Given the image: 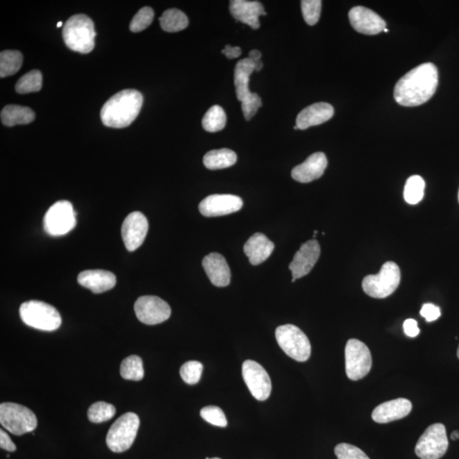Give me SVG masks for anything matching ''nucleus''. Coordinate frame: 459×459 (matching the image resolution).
<instances>
[{
    "label": "nucleus",
    "instance_id": "nucleus-4",
    "mask_svg": "<svg viewBox=\"0 0 459 459\" xmlns=\"http://www.w3.org/2000/svg\"><path fill=\"white\" fill-rule=\"evenodd\" d=\"M20 317L29 327L51 332L62 325V317L54 306L39 301H30L22 303Z\"/></svg>",
    "mask_w": 459,
    "mask_h": 459
},
{
    "label": "nucleus",
    "instance_id": "nucleus-39",
    "mask_svg": "<svg viewBox=\"0 0 459 459\" xmlns=\"http://www.w3.org/2000/svg\"><path fill=\"white\" fill-rule=\"evenodd\" d=\"M335 453L337 459H370L362 450L347 443L336 446Z\"/></svg>",
    "mask_w": 459,
    "mask_h": 459
},
{
    "label": "nucleus",
    "instance_id": "nucleus-44",
    "mask_svg": "<svg viewBox=\"0 0 459 459\" xmlns=\"http://www.w3.org/2000/svg\"><path fill=\"white\" fill-rule=\"evenodd\" d=\"M222 53L227 58L234 59L241 56L242 49L240 47H233L230 44H227L225 49H223Z\"/></svg>",
    "mask_w": 459,
    "mask_h": 459
},
{
    "label": "nucleus",
    "instance_id": "nucleus-28",
    "mask_svg": "<svg viewBox=\"0 0 459 459\" xmlns=\"http://www.w3.org/2000/svg\"><path fill=\"white\" fill-rule=\"evenodd\" d=\"M161 28L168 33H177L187 28L189 24L188 17L183 11L169 9L165 11L159 18Z\"/></svg>",
    "mask_w": 459,
    "mask_h": 459
},
{
    "label": "nucleus",
    "instance_id": "nucleus-51",
    "mask_svg": "<svg viewBox=\"0 0 459 459\" xmlns=\"http://www.w3.org/2000/svg\"><path fill=\"white\" fill-rule=\"evenodd\" d=\"M206 459H221V458H206Z\"/></svg>",
    "mask_w": 459,
    "mask_h": 459
},
{
    "label": "nucleus",
    "instance_id": "nucleus-43",
    "mask_svg": "<svg viewBox=\"0 0 459 459\" xmlns=\"http://www.w3.org/2000/svg\"><path fill=\"white\" fill-rule=\"evenodd\" d=\"M0 447L8 451L17 450L16 445L11 441L10 436L3 430L0 431Z\"/></svg>",
    "mask_w": 459,
    "mask_h": 459
},
{
    "label": "nucleus",
    "instance_id": "nucleus-23",
    "mask_svg": "<svg viewBox=\"0 0 459 459\" xmlns=\"http://www.w3.org/2000/svg\"><path fill=\"white\" fill-rule=\"evenodd\" d=\"M78 282L94 294H101L115 287L117 278L112 272L104 270H87L79 273Z\"/></svg>",
    "mask_w": 459,
    "mask_h": 459
},
{
    "label": "nucleus",
    "instance_id": "nucleus-36",
    "mask_svg": "<svg viewBox=\"0 0 459 459\" xmlns=\"http://www.w3.org/2000/svg\"><path fill=\"white\" fill-rule=\"evenodd\" d=\"M154 18V11L151 7H143L133 17L130 24L131 31L139 33L145 30L151 24Z\"/></svg>",
    "mask_w": 459,
    "mask_h": 459
},
{
    "label": "nucleus",
    "instance_id": "nucleus-31",
    "mask_svg": "<svg viewBox=\"0 0 459 459\" xmlns=\"http://www.w3.org/2000/svg\"><path fill=\"white\" fill-rule=\"evenodd\" d=\"M120 374L127 381H140L144 378V367L142 358L138 356H131L121 363Z\"/></svg>",
    "mask_w": 459,
    "mask_h": 459
},
{
    "label": "nucleus",
    "instance_id": "nucleus-20",
    "mask_svg": "<svg viewBox=\"0 0 459 459\" xmlns=\"http://www.w3.org/2000/svg\"><path fill=\"white\" fill-rule=\"evenodd\" d=\"M411 401L404 398L384 402L372 413V419L378 424H387L407 417L411 412Z\"/></svg>",
    "mask_w": 459,
    "mask_h": 459
},
{
    "label": "nucleus",
    "instance_id": "nucleus-24",
    "mask_svg": "<svg viewBox=\"0 0 459 459\" xmlns=\"http://www.w3.org/2000/svg\"><path fill=\"white\" fill-rule=\"evenodd\" d=\"M275 249V245L262 233L253 234L244 245V253L249 262L258 265L267 260Z\"/></svg>",
    "mask_w": 459,
    "mask_h": 459
},
{
    "label": "nucleus",
    "instance_id": "nucleus-15",
    "mask_svg": "<svg viewBox=\"0 0 459 459\" xmlns=\"http://www.w3.org/2000/svg\"><path fill=\"white\" fill-rule=\"evenodd\" d=\"M244 206L240 197L231 194H214L204 199L199 204V211L206 217H218L236 213Z\"/></svg>",
    "mask_w": 459,
    "mask_h": 459
},
{
    "label": "nucleus",
    "instance_id": "nucleus-1",
    "mask_svg": "<svg viewBox=\"0 0 459 459\" xmlns=\"http://www.w3.org/2000/svg\"><path fill=\"white\" fill-rule=\"evenodd\" d=\"M437 85V68L433 63L421 64L397 82L394 100L403 107H418L434 96Z\"/></svg>",
    "mask_w": 459,
    "mask_h": 459
},
{
    "label": "nucleus",
    "instance_id": "nucleus-6",
    "mask_svg": "<svg viewBox=\"0 0 459 459\" xmlns=\"http://www.w3.org/2000/svg\"><path fill=\"white\" fill-rule=\"evenodd\" d=\"M0 424L11 434L22 435L35 430L37 419L34 412L24 406L3 402L0 405Z\"/></svg>",
    "mask_w": 459,
    "mask_h": 459
},
{
    "label": "nucleus",
    "instance_id": "nucleus-32",
    "mask_svg": "<svg viewBox=\"0 0 459 459\" xmlns=\"http://www.w3.org/2000/svg\"><path fill=\"white\" fill-rule=\"evenodd\" d=\"M426 183L422 177L413 176L409 178L404 189V199L409 204H417L423 199Z\"/></svg>",
    "mask_w": 459,
    "mask_h": 459
},
{
    "label": "nucleus",
    "instance_id": "nucleus-45",
    "mask_svg": "<svg viewBox=\"0 0 459 459\" xmlns=\"http://www.w3.org/2000/svg\"><path fill=\"white\" fill-rule=\"evenodd\" d=\"M261 52L258 51V49H253L252 51L249 52V58L252 60L253 63L260 62L261 60Z\"/></svg>",
    "mask_w": 459,
    "mask_h": 459
},
{
    "label": "nucleus",
    "instance_id": "nucleus-50",
    "mask_svg": "<svg viewBox=\"0 0 459 459\" xmlns=\"http://www.w3.org/2000/svg\"><path fill=\"white\" fill-rule=\"evenodd\" d=\"M294 130H299V128H298L297 126H294Z\"/></svg>",
    "mask_w": 459,
    "mask_h": 459
},
{
    "label": "nucleus",
    "instance_id": "nucleus-40",
    "mask_svg": "<svg viewBox=\"0 0 459 459\" xmlns=\"http://www.w3.org/2000/svg\"><path fill=\"white\" fill-rule=\"evenodd\" d=\"M262 107V101L259 94L252 93L242 101V110L246 120H250L256 115L258 110Z\"/></svg>",
    "mask_w": 459,
    "mask_h": 459
},
{
    "label": "nucleus",
    "instance_id": "nucleus-8",
    "mask_svg": "<svg viewBox=\"0 0 459 459\" xmlns=\"http://www.w3.org/2000/svg\"><path fill=\"white\" fill-rule=\"evenodd\" d=\"M140 419L134 412L124 413L112 424L107 435V445L113 453H124L134 443L140 427Z\"/></svg>",
    "mask_w": 459,
    "mask_h": 459
},
{
    "label": "nucleus",
    "instance_id": "nucleus-29",
    "mask_svg": "<svg viewBox=\"0 0 459 459\" xmlns=\"http://www.w3.org/2000/svg\"><path fill=\"white\" fill-rule=\"evenodd\" d=\"M24 62V56L18 51H3L0 53V77L6 78L17 74Z\"/></svg>",
    "mask_w": 459,
    "mask_h": 459
},
{
    "label": "nucleus",
    "instance_id": "nucleus-48",
    "mask_svg": "<svg viewBox=\"0 0 459 459\" xmlns=\"http://www.w3.org/2000/svg\"><path fill=\"white\" fill-rule=\"evenodd\" d=\"M62 26V22H58V28H60V26Z\"/></svg>",
    "mask_w": 459,
    "mask_h": 459
},
{
    "label": "nucleus",
    "instance_id": "nucleus-22",
    "mask_svg": "<svg viewBox=\"0 0 459 459\" xmlns=\"http://www.w3.org/2000/svg\"><path fill=\"white\" fill-rule=\"evenodd\" d=\"M203 267L208 278L216 287H226L231 283V270L225 257L212 253L204 257Z\"/></svg>",
    "mask_w": 459,
    "mask_h": 459
},
{
    "label": "nucleus",
    "instance_id": "nucleus-10",
    "mask_svg": "<svg viewBox=\"0 0 459 459\" xmlns=\"http://www.w3.org/2000/svg\"><path fill=\"white\" fill-rule=\"evenodd\" d=\"M345 372L351 381H356L366 377L372 369V356L369 347L356 339L345 345Z\"/></svg>",
    "mask_w": 459,
    "mask_h": 459
},
{
    "label": "nucleus",
    "instance_id": "nucleus-41",
    "mask_svg": "<svg viewBox=\"0 0 459 459\" xmlns=\"http://www.w3.org/2000/svg\"><path fill=\"white\" fill-rule=\"evenodd\" d=\"M420 315L426 318V322H431L437 320L441 317L442 312L440 307L433 305V303H424L420 310Z\"/></svg>",
    "mask_w": 459,
    "mask_h": 459
},
{
    "label": "nucleus",
    "instance_id": "nucleus-37",
    "mask_svg": "<svg viewBox=\"0 0 459 459\" xmlns=\"http://www.w3.org/2000/svg\"><path fill=\"white\" fill-rule=\"evenodd\" d=\"M301 10L306 24L310 26L316 25L320 18L322 1L320 0H303Z\"/></svg>",
    "mask_w": 459,
    "mask_h": 459
},
{
    "label": "nucleus",
    "instance_id": "nucleus-34",
    "mask_svg": "<svg viewBox=\"0 0 459 459\" xmlns=\"http://www.w3.org/2000/svg\"><path fill=\"white\" fill-rule=\"evenodd\" d=\"M115 413V406L105 401H98L90 406L88 410V419L92 423H103L112 419Z\"/></svg>",
    "mask_w": 459,
    "mask_h": 459
},
{
    "label": "nucleus",
    "instance_id": "nucleus-49",
    "mask_svg": "<svg viewBox=\"0 0 459 459\" xmlns=\"http://www.w3.org/2000/svg\"><path fill=\"white\" fill-rule=\"evenodd\" d=\"M457 355H458V358L459 359V347H458V349Z\"/></svg>",
    "mask_w": 459,
    "mask_h": 459
},
{
    "label": "nucleus",
    "instance_id": "nucleus-53",
    "mask_svg": "<svg viewBox=\"0 0 459 459\" xmlns=\"http://www.w3.org/2000/svg\"><path fill=\"white\" fill-rule=\"evenodd\" d=\"M458 199H459V195H458Z\"/></svg>",
    "mask_w": 459,
    "mask_h": 459
},
{
    "label": "nucleus",
    "instance_id": "nucleus-25",
    "mask_svg": "<svg viewBox=\"0 0 459 459\" xmlns=\"http://www.w3.org/2000/svg\"><path fill=\"white\" fill-rule=\"evenodd\" d=\"M254 72V64L249 58L239 60L235 67L234 83L236 88L237 97L241 102L248 98L250 92L249 78Z\"/></svg>",
    "mask_w": 459,
    "mask_h": 459
},
{
    "label": "nucleus",
    "instance_id": "nucleus-7",
    "mask_svg": "<svg viewBox=\"0 0 459 459\" xmlns=\"http://www.w3.org/2000/svg\"><path fill=\"white\" fill-rule=\"evenodd\" d=\"M276 339L281 349L295 361L306 362L312 354L308 337L294 325L280 326L276 329Z\"/></svg>",
    "mask_w": 459,
    "mask_h": 459
},
{
    "label": "nucleus",
    "instance_id": "nucleus-38",
    "mask_svg": "<svg viewBox=\"0 0 459 459\" xmlns=\"http://www.w3.org/2000/svg\"><path fill=\"white\" fill-rule=\"evenodd\" d=\"M200 415L206 422L213 424L215 426L226 427L227 419L225 413L216 406H208L203 408L200 412Z\"/></svg>",
    "mask_w": 459,
    "mask_h": 459
},
{
    "label": "nucleus",
    "instance_id": "nucleus-9",
    "mask_svg": "<svg viewBox=\"0 0 459 459\" xmlns=\"http://www.w3.org/2000/svg\"><path fill=\"white\" fill-rule=\"evenodd\" d=\"M77 224L73 204L62 200L49 208L44 218V228L53 237L63 236L73 230Z\"/></svg>",
    "mask_w": 459,
    "mask_h": 459
},
{
    "label": "nucleus",
    "instance_id": "nucleus-27",
    "mask_svg": "<svg viewBox=\"0 0 459 459\" xmlns=\"http://www.w3.org/2000/svg\"><path fill=\"white\" fill-rule=\"evenodd\" d=\"M237 154L233 151L223 149L208 151L203 158V164L208 169L216 170L229 168L236 164Z\"/></svg>",
    "mask_w": 459,
    "mask_h": 459
},
{
    "label": "nucleus",
    "instance_id": "nucleus-42",
    "mask_svg": "<svg viewBox=\"0 0 459 459\" xmlns=\"http://www.w3.org/2000/svg\"><path fill=\"white\" fill-rule=\"evenodd\" d=\"M404 332L406 335L410 337H415L419 335L420 330L418 327V322L415 319H408L404 322Z\"/></svg>",
    "mask_w": 459,
    "mask_h": 459
},
{
    "label": "nucleus",
    "instance_id": "nucleus-19",
    "mask_svg": "<svg viewBox=\"0 0 459 459\" xmlns=\"http://www.w3.org/2000/svg\"><path fill=\"white\" fill-rule=\"evenodd\" d=\"M230 11L237 21L251 26L253 29L260 28L259 17L267 15L262 3L247 0H233L230 3Z\"/></svg>",
    "mask_w": 459,
    "mask_h": 459
},
{
    "label": "nucleus",
    "instance_id": "nucleus-17",
    "mask_svg": "<svg viewBox=\"0 0 459 459\" xmlns=\"http://www.w3.org/2000/svg\"><path fill=\"white\" fill-rule=\"evenodd\" d=\"M352 28L360 33L366 35H375L384 31L386 22L381 16L374 10L362 6H356L349 12Z\"/></svg>",
    "mask_w": 459,
    "mask_h": 459
},
{
    "label": "nucleus",
    "instance_id": "nucleus-33",
    "mask_svg": "<svg viewBox=\"0 0 459 459\" xmlns=\"http://www.w3.org/2000/svg\"><path fill=\"white\" fill-rule=\"evenodd\" d=\"M43 76L39 70H33L22 76L16 85V90L19 94L37 92L42 88Z\"/></svg>",
    "mask_w": 459,
    "mask_h": 459
},
{
    "label": "nucleus",
    "instance_id": "nucleus-21",
    "mask_svg": "<svg viewBox=\"0 0 459 459\" xmlns=\"http://www.w3.org/2000/svg\"><path fill=\"white\" fill-rule=\"evenodd\" d=\"M335 115V109L326 102H319L309 106L299 113L296 119V126L299 130H306L331 119Z\"/></svg>",
    "mask_w": 459,
    "mask_h": 459
},
{
    "label": "nucleus",
    "instance_id": "nucleus-11",
    "mask_svg": "<svg viewBox=\"0 0 459 459\" xmlns=\"http://www.w3.org/2000/svg\"><path fill=\"white\" fill-rule=\"evenodd\" d=\"M449 446L445 426L434 424L420 436L415 453L421 459H440L446 454Z\"/></svg>",
    "mask_w": 459,
    "mask_h": 459
},
{
    "label": "nucleus",
    "instance_id": "nucleus-35",
    "mask_svg": "<svg viewBox=\"0 0 459 459\" xmlns=\"http://www.w3.org/2000/svg\"><path fill=\"white\" fill-rule=\"evenodd\" d=\"M203 370V364L197 361H190L182 365L180 374L188 385H196L200 381Z\"/></svg>",
    "mask_w": 459,
    "mask_h": 459
},
{
    "label": "nucleus",
    "instance_id": "nucleus-5",
    "mask_svg": "<svg viewBox=\"0 0 459 459\" xmlns=\"http://www.w3.org/2000/svg\"><path fill=\"white\" fill-rule=\"evenodd\" d=\"M401 283V270L392 261L383 265L377 275H369L362 281V288L372 298L385 299L392 295Z\"/></svg>",
    "mask_w": 459,
    "mask_h": 459
},
{
    "label": "nucleus",
    "instance_id": "nucleus-2",
    "mask_svg": "<svg viewBox=\"0 0 459 459\" xmlns=\"http://www.w3.org/2000/svg\"><path fill=\"white\" fill-rule=\"evenodd\" d=\"M143 97L135 90L119 91L106 102L101 110L102 123L107 127L123 128L130 126L138 117Z\"/></svg>",
    "mask_w": 459,
    "mask_h": 459
},
{
    "label": "nucleus",
    "instance_id": "nucleus-47",
    "mask_svg": "<svg viewBox=\"0 0 459 459\" xmlns=\"http://www.w3.org/2000/svg\"><path fill=\"white\" fill-rule=\"evenodd\" d=\"M451 439L453 440V441H456V440L459 439V431H455L451 433Z\"/></svg>",
    "mask_w": 459,
    "mask_h": 459
},
{
    "label": "nucleus",
    "instance_id": "nucleus-30",
    "mask_svg": "<svg viewBox=\"0 0 459 459\" xmlns=\"http://www.w3.org/2000/svg\"><path fill=\"white\" fill-rule=\"evenodd\" d=\"M202 124L204 130L208 132L215 133L222 131L226 124L225 111L218 105L213 106L204 115Z\"/></svg>",
    "mask_w": 459,
    "mask_h": 459
},
{
    "label": "nucleus",
    "instance_id": "nucleus-13",
    "mask_svg": "<svg viewBox=\"0 0 459 459\" xmlns=\"http://www.w3.org/2000/svg\"><path fill=\"white\" fill-rule=\"evenodd\" d=\"M242 378L250 393L258 401H265L272 392L270 376L260 364L247 360L242 364Z\"/></svg>",
    "mask_w": 459,
    "mask_h": 459
},
{
    "label": "nucleus",
    "instance_id": "nucleus-18",
    "mask_svg": "<svg viewBox=\"0 0 459 459\" xmlns=\"http://www.w3.org/2000/svg\"><path fill=\"white\" fill-rule=\"evenodd\" d=\"M328 166V159L324 153L310 155L303 164L294 167L292 170V177L301 183H309L319 179Z\"/></svg>",
    "mask_w": 459,
    "mask_h": 459
},
{
    "label": "nucleus",
    "instance_id": "nucleus-3",
    "mask_svg": "<svg viewBox=\"0 0 459 459\" xmlns=\"http://www.w3.org/2000/svg\"><path fill=\"white\" fill-rule=\"evenodd\" d=\"M63 40L72 51L88 54L94 47V22L86 15L78 14L71 17L64 25Z\"/></svg>",
    "mask_w": 459,
    "mask_h": 459
},
{
    "label": "nucleus",
    "instance_id": "nucleus-26",
    "mask_svg": "<svg viewBox=\"0 0 459 459\" xmlns=\"http://www.w3.org/2000/svg\"><path fill=\"white\" fill-rule=\"evenodd\" d=\"M1 122L8 127L18 124H28L35 119V113L31 108L19 105H8L1 111Z\"/></svg>",
    "mask_w": 459,
    "mask_h": 459
},
{
    "label": "nucleus",
    "instance_id": "nucleus-46",
    "mask_svg": "<svg viewBox=\"0 0 459 459\" xmlns=\"http://www.w3.org/2000/svg\"><path fill=\"white\" fill-rule=\"evenodd\" d=\"M253 64H254V71L260 72L261 69H262L263 62H261V60L260 62H258Z\"/></svg>",
    "mask_w": 459,
    "mask_h": 459
},
{
    "label": "nucleus",
    "instance_id": "nucleus-16",
    "mask_svg": "<svg viewBox=\"0 0 459 459\" xmlns=\"http://www.w3.org/2000/svg\"><path fill=\"white\" fill-rule=\"evenodd\" d=\"M320 253V245L317 240H310L302 244L290 265L293 275L292 282L308 275L319 259Z\"/></svg>",
    "mask_w": 459,
    "mask_h": 459
},
{
    "label": "nucleus",
    "instance_id": "nucleus-14",
    "mask_svg": "<svg viewBox=\"0 0 459 459\" xmlns=\"http://www.w3.org/2000/svg\"><path fill=\"white\" fill-rule=\"evenodd\" d=\"M148 222L145 215L135 211L125 218L121 233L125 248L128 251H135L145 241L148 233Z\"/></svg>",
    "mask_w": 459,
    "mask_h": 459
},
{
    "label": "nucleus",
    "instance_id": "nucleus-12",
    "mask_svg": "<svg viewBox=\"0 0 459 459\" xmlns=\"http://www.w3.org/2000/svg\"><path fill=\"white\" fill-rule=\"evenodd\" d=\"M138 320L147 325L162 324L169 319L172 308L169 303L157 296H142L134 306Z\"/></svg>",
    "mask_w": 459,
    "mask_h": 459
},
{
    "label": "nucleus",
    "instance_id": "nucleus-52",
    "mask_svg": "<svg viewBox=\"0 0 459 459\" xmlns=\"http://www.w3.org/2000/svg\"><path fill=\"white\" fill-rule=\"evenodd\" d=\"M384 31H385V33H387V32H388V29H386V28H385V29L384 30Z\"/></svg>",
    "mask_w": 459,
    "mask_h": 459
}]
</instances>
